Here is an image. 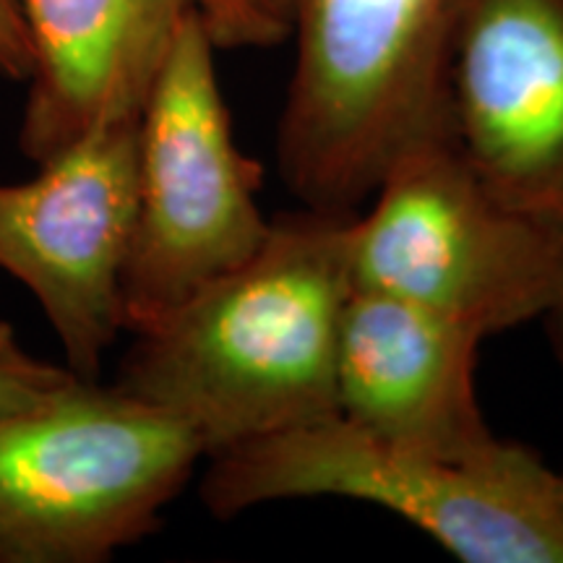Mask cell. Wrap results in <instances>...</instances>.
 Returning <instances> with one entry per match:
<instances>
[{
  "instance_id": "cell-1",
  "label": "cell",
  "mask_w": 563,
  "mask_h": 563,
  "mask_svg": "<svg viewBox=\"0 0 563 563\" xmlns=\"http://www.w3.org/2000/svg\"><path fill=\"white\" fill-rule=\"evenodd\" d=\"M350 217L272 220L251 258L131 332L115 386L186 422L207 456L334 415Z\"/></svg>"
},
{
  "instance_id": "cell-2",
  "label": "cell",
  "mask_w": 563,
  "mask_h": 563,
  "mask_svg": "<svg viewBox=\"0 0 563 563\" xmlns=\"http://www.w3.org/2000/svg\"><path fill=\"white\" fill-rule=\"evenodd\" d=\"M214 517L266 504L347 498L397 514L464 563H563L559 473L530 446L443 456L327 415L207 456Z\"/></svg>"
},
{
  "instance_id": "cell-3",
  "label": "cell",
  "mask_w": 563,
  "mask_h": 563,
  "mask_svg": "<svg viewBox=\"0 0 563 563\" xmlns=\"http://www.w3.org/2000/svg\"><path fill=\"white\" fill-rule=\"evenodd\" d=\"M460 0H292L295 60L277 129L306 209L355 214L399 152L449 125Z\"/></svg>"
},
{
  "instance_id": "cell-4",
  "label": "cell",
  "mask_w": 563,
  "mask_h": 563,
  "mask_svg": "<svg viewBox=\"0 0 563 563\" xmlns=\"http://www.w3.org/2000/svg\"><path fill=\"white\" fill-rule=\"evenodd\" d=\"M207 460L175 415L74 376L0 412V563H102L157 530Z\"/></svg>"
},
{
  "instance_id": "cell-5",
  "label": "cell",
  "mask_w": 563,
  "mask_h": 563,
  "mask_svg": "<svg viewBox=\"0 0 563 563\" xmlns=\"http://www.w3.org/2000/svg\"><path fill=\"white\" fill-rule=\"evenodd\" d=\"M352 285L410 300L488 340L543 321L563 287V232L511 209L452 123L394 157L347 224Z\"/></svg>"
},
{
  "instance_id": "cell-6",
  "label": "cell",
  "mask_w": 563,
  "mask_h": 563,
  "mask_svg": "<svg viewBox=\"0 0 563 563\" xmlns=\"http://www.w3.org/2000/svg\"><path fill=\"white\" fill-rule=\"evenodd\" d=\"M217 53L199 13H186L141 104L125 334L241 266L269 235L264 170L232 133Z\"/></svg>"
},
{
  "instance_id": "cell-7",
  "label": "cell",
  "mask_w": 563,
  "mask_h": 563,
  "mask_svg": "<svg viewBox=\"0 0 563 563\" xmlns=\"http://www.w3.org/2000/svg\"><path fill=\"white\" fill-rule=\"evenodd\" d=\"M139 180V115L95 123L21 183H0V269L37 298L76 376L125 334L123 272Z\"/></svg>"
},
{
  "instance_id": "cell-8",
  "label": "cell",
  "mask_w": 563,
  "mask_h": 563,
  "mask_svg": "<svg viewBox=\"0 0 563 563\" xmlns=\"http://www.w3.org/2000/svg\"><path fill=\"white\" fill-rule=\"evenodd\" d=\"M292 0H21L32 74L19 150L45 162L95 123L141 112L186 13L217 51L272 47L290 34Z\"/></svg>"
},
{
  "instance_id": "cell-9",
  "label": "cell",
  "mask_w": 563,
  "mask_h": 563,
  "mask_svg": "<svg viewBox=\"0 0 563 563\" xmlns=\"http://www.w3.org/2000/svg\"><path fill=\"white\" fill-rule=\"evenodd\" d=\"M449 121L498 199L563 232V0H460Z\"/></svg>"
},
{
  "instance_id": "cell-10",
  "label": "cell",
  "mask_w": 563,
  "mask_h": 563,
  "mask_svg": "<svg viewBox=\"0 0 563 563\" xmlns=\"http://www.w3.org/2000/svg\"><path fill=\"white\" fill-rule=\"evenodd\" d=\"M481 344V334L446 316L352 287L336 342V415L454 460L488 452L498 435L475 389Z\"/></svg>"
},
{
  "instance_id": "cell-11",
  "label": "cell",
  "mask_w": 563,
  "mask_h": 563,
  "mask_svg": "<svg viewBox=\"0 0 563 563\" xmlns=\"http://www.w3.org/2000/svg\"><path fill=\"white\" fill-rule=\"evenodd\" d=\"M76 373L68 365L40 361L21 347L9 321H0V412L34 407L58 394Z\"/></svg>"
},
{
  "instance_id": "cell-12",
  "label": "cell",
  "mask_w": 563,
  "mask_h": 563,
  "mask_svg": "<svg viewBox=\"0 0 563 563\" xmlns=\"http://www.w3.org/2000/svg\"><path fill=\"white\" fill-rule=\"evenodd\" d=\"M32 74V40L21 0H0V76L26 81Z\"/></svg>"
},
{
  "instance_id": "cell-13",
  "label": "cell",
  "mask_w": 563,
  "mask_h": 563,
  "mask_svg": "<svg viewBox=\"0 0 563 563\" xmlns=\"http://www.w3.org/2000/svg\"><path fill=\"white\" fill-rule=\"evenodd\" d=\"M543 323H545L548 340H551L555 357H559V363L563 365V287L559 298H555V302L551 306V311L543 316Z\"/></svg>"
},
{
  "instance_id": "cell-14",
  "label": "cell",
  "mask_w": 563,
  "mask_h": 563,
  "mask_svg": "<svg viewBox=\"0 0 563 563\" xmlns=\"http://www.w3.org/2000/svg\"><path fill=\"white\" fill-rule=\"evenodd\" d=\"M559 496H561V506H563V470L559 473Z\"/></svg>"
}]
</instances>
